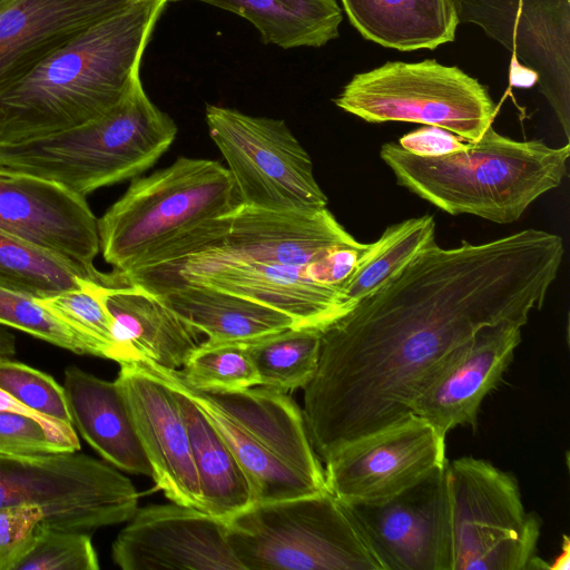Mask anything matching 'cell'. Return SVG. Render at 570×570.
Returning <instances> with one entry per match:
<instances>
[{
    "label": "cell",
    "instance_id": "6da1fadb",
    "mask_svg": "<svg viewBox=\"0 0 570 570\" xmlns=\"http://www.w3.org/2000/svg\"><path fill=\"white\" fill-rule=\"evenodd\" d=\"M563 255L558 235L534 228L451 248L434 240L328 324L303 389L304 422L320 460L412 415L416 399L482 328L525 325Z\"/></svg>",
    "mask_w": 570,
    "mask_h": 570
},
{
    "label": "cell",
    "instance_id": "7a4b0ae2",
    "mask_svg": "<svg viewBox=\"0 0 570 570\" xmlns=\"http://www.w3.org/2000/svg\"><path fill=\"white\" fill-rule=\"evenodd\" d=\"M165 0H134L97 20L0 95V145L65 131L107 112L140 82Z\"/></svg>",
    "mask_w": 570,
    "mask_h": 570
},
{
    "label": "cell",
    "instance_id": "3957f363",
    "mask_svg": "<svg viewBox=\"0 0 570 570\" xmlns=\"http://www.w3.org/2000/svg\"><path fill=\"white\" fill-rule=\"evenodd\" d=\"M239 205L225 166L181 156L166 168L132 178L98 219L100 250L121 276L166 266L219 243L229 214Z\"/></svg>",
    "mask_w": 570,
    "mask_h": 570
},
{
    "label": "cell",
    "instance_id": "277c9868",
    "mask_svg": "<svg viewBox=\"0 0 570 570\" xmlns=\"http://www.w3.org/2000/svg\"><path fill=\"white\" fill-rule=\"evenodd\" d=\"M380 156L399 185L439 209L510 224L561 185L570 146L517 140L490 126L478 141L458 153L421 157L397 142H386Z\"/></svg>",
    "mask_w": 570,
    "mask_h": 570
},
{
    "label": "cell",
    "instance_id": "5b68a950",
    "mask_svg": "<svg viewBox=\"0 0 570 570\" xmlns=\"http://www.w3.org/2000/svg\"><path fill=\"white\" fill-rule=\"evenodd\" d=\"M138 363L188 397L213 424L240 464L253 503L327 490L303 412L287 393L262 385L235 391L198 389L179 370Z\"/></svg>",
    "mask_w": 570,
    "mask_h": 570
},
{
    "label": "cell",
    "instance_id": "8992f818",
    "mask_svg": "<svg viewBox=\"0 0 570 570\" xmlns=\"http://www.w3.org/2000/svg\"><path fill=\"white\" fill-rule=\"evenodd\" d=\"M175 121L138 82L104 115L39 139L0 145V168L36 175L86 197L138 177L174 142Z\"/></svg>",
    "mask_w": 570,
    "mask_h": 570
},
{
    "label": "cell",
    "instance_id": "52a82bcc",
    "mask_svg": "<svg viewBox=\"0 0 570 570\" xmlns=\"http://www.w3.org/2000/svg\"><path fill=\"white\" fill-rule=\"evenodd\" d=\"M224 522L244 570H385L350 507L327 490L254 502Z\"/></svg>",
    "mask_w": 570,
    "mask_h": 570
},
{
    "label": "cell",
    "instance_id": "ba28073f",
    "mask_svg": "<svg viewBox=\"0 0 570 570\" xmlns=\"http://www.w3.org/2000/svg\"><path fill=\"white\" fill-rule=\"evenodd\" d=\"M445 471L452 570L548 569L537 554L541 520L511 473L474 456L448 460Z\"/></svg>",
    "mask_w": 570,
    "mask_h": 570
},
{
    "label": "cell",
    "instance_id": "9c48e42d",
    "mask_svg": "<svg viewBox=\"0 0 570 570\" xmlns=\"http://www.w3.org/2000/svg\"><path fill=\"white\" fill-rule=\"evenodd\" d=\"M367 122L434 126L478 141L492 126L495 106L487 88L458 67L434 59L387 61L355 75L334 100Z\"/></svg>",
    "mask_w": 570,
    "mask_h": 570
},
{
    "label": "cell",
    "instance_id": "30bf717a",
    "mask_svg": "<svg viewBox=\"0 0 570 570\" xmlns=\"http://www.w3.org/2000/svg\"><path fill=\"white\" fill-rule=\"evenodd\" d=\"M77 452L0 453V508L39 507L43 524L85 532L128 521L139 500L132 482Z\"/></svg>",
    "mask_w": 570,
    "mask_h": 570
},
{
    "label": "cell",
    "instance_id": "8fae6325",
    "mask_svg": "<svg viewBox=\"0 0 570 570\" xmlns=\"http://www.w3.org/2000/svg\"><path fill=\"white\" fill-rule=\"evenodd\" d=\"M205 117L243 205L305 212L327 207L312 159L284 120L215 105L206 106Z\"/></svg>",
    "mask_w": 570,
    "mask_h": 570
},
{
    "label": "cell",
    "instance_id": "7c38bea8",
    "mask_svg": "<svg viewBox=\"0 0 570 570\" xmlns=\"http://www.w3.org/2000/svg\"><path fill=\"white\" fill-rule=\"evenodd\" d=\"M173 276L275 308L293 318L296 327L325 328L352 308L342 292L309 278L306 267L242 259L214 244L125 278L147 286Z\"/></svg>",
    "mask_w": 570,
    "mask_h": 570
},
{
    "label": "cell",
    "instance_id": "4fadbf2b",
    "mask_svg": "<svg viewBox=\"0 0 570 570\" xmlns=\"http://www.w3.org/2000/svg\"><path fill=\"white\" fill-rule=\"evenodd\" d=\"M474 23L534 71L540 92L570 137V0H454Z\"/></svg>",
    "mask_w": 570,
    "mask_h": 570
},
{
    "label": "cell",
    "instance_id": "5bb4252c",
    "mask_svg": "<svg viewBox=\"0 0 570 570\" xmlns=\"http://www.w3.org/2000/svg\"><path fill=\"white\" fill-rule=\"evenodd\" d=\"M445 438L412 414L325 461V484L347 505L387 500L446 465Z\"/></svg>",
    "mask_w": 570,
    "mask_h": 570
},
{
    "label": "cell",
    "instance_id": "9a60e30c",
    "mask_svg": "<svg viewBox=\"0 0 570 570\" xmlns=\"http://www.w3.org/2000/svg\"><path fill=\"white\" fill-rule=\"evenodd\" d=\"M445 469L387 500L348 505L385 570H452Z\"/></svg>",
    "mask_w": 570,
    "mask_h": 570
},
{
    "label": "cell",
    "instance_id": "2e32d148",
    "mask_svg": "<svg viewBox=\"0 0 570 570\" xmlns=\"http://www.w3.org/2000/svg\"><path fill=\"white\" fill-rule=\"evenodd\" d=\"M111 557L124 570H244L225 522L176 502L138 508L114 541Z\"/></svg>",
    "mask_w": 570,
    "mask_h": 570
},
{
    "label": "cell",
    "instance_id": "e0dca14e",
    "mask_svg": "<svg viewBox=\"0 0 570 570\" xmlns=\"http://www.w3.org/2000/svg\"><path fill=\"white\" fill-rule=\"evenodd\" d=\"M0 230L96 269L98 219L86 197L56 181L0 168Z\"/></svg>",
    "mask_w": 570,
    "mask_h": 570
},
{
    "label": "cell",
    "instance_id": "ac0fdd59",
    "mask_svg": "<svg viewBox=\"0 0 570 570\" xmlns=\"http://www.w3.org/2000/svg\"><path fill=\"white\" fill-rule=\"evenodd\" d=\"M115 380L157 488L171 501L203 510L189 438L177 394L138 362H121Z\"/></svg>",
    "mask_w": 570,
    "mask_h": 570
},
{
    "label": "cell",
    "instance_id": "d6986e66",
    "mask_svg": "<svg viewBox=\"0 0 570 570\" xmlns=\"http://www.w3.org/2000/svg\"><path fill=\"white\" fill-rule=\"evenodd\" d=\"M524 325L487 326L462 345L416 399L412 414L443 438L460 425H478L484 397L499 384L521 343Z\"/></svg>",
    "mask_w": 570,
    "mask_h": 570
},
{
    "label": "cell",
    "instance_id": "ffe728a7",
    "mask_svg": "<svg viewBox=\"0 0 570 570\" xmlns=\"http://www.w3.org/2000/svg\"><path fill=\"white\" fill-rule=\"evenodd\" d=\"M360 244L327 207L269 210L242 204L229 214L228 228L214 245L242 259L306 267L334 248Z\"/></svg>",
    "mask_w": 570,
    "mask_h": 570
},
{
    "label": "cell",
    "instance_id": "44dd1931",
    "mask_svg": "<svg viewBox=\"0 0 570 570\" xmlns=\"http://www.w3.org/2000/svg\"><path fill=\"white\" fill-rule=\"evenodd\" d=\"M134 0H21L0 11V95L83 29Z\"/></svg>",
    "mask_w": 570,
    "mask_h": 570
},
{
    "label": "cell",
    "instance_id": "7402d4cb",
    "mask_svg": "<svg viewBox=\"0 0 570 570\" xmlns=\"http://www.w3.org/2000/svg\"><path fill=\"white\" fill-rule=\"evenodd\" d=\"M104 301L114 335L128 362L149 361L179 370L198 346V333L145 287L116 273L104 283Z\"/></svg>",
    "mask_w": 570,
    "mask_h": 570
},
{
    "label": "cell",
    "instance_id": "603a6c76",
    "mask_svg": "<svg viewBox=\"0 0 570 570\" xmlns=\"http://www.w3.org/2000/svg\"><path fill=\"white\" fill-rule=\"evenodd\" d=\"M142 287L212 343H248L296 327L293 318L275 308L178 276Z\"/></svg>",
    "mask_w": 570,
    "mask_h": 570
},
{
    "label": "cell",
    "instance_id": "cb8c5ba5",
    "mask_svg": "<svg viewBox=\"0 0 570 570\" xmlns=\"http://www.w3.org/2000/svg\"><path fill=\"white\" fill-rule=\"evenodd\" d=\"M62 387L72 425L86 442L116 468L151 476L150 464L117 383L69 366Z\"/></svg>",
    "mask_w": 570,
    "mask_h": 570
},
{
    "label": "cell",
    "instance_id": "d4e9b609",
    "mask_svg": "<svg viewBox=\"0 0 570 570\" xmlns=\"http://www.w3.org/2000/svg\"><path fill=\"white\" fill-rule=\"evenodd\" d=\"M363 38L402 51L435 49L455 39L454 0H341Z\"/></svg>",
    "mask_w": 570,
    "mask_h": 570
},
{
    "label": "cell",
    "instance_id": "484cf974",
    "mask_svg": "<svg viewBox=\"0 0 570 570\" xmlns=\"http://www.w3.org/2000/svg\"><path fill=\"white\" fill-rule=\"evenodd\" d=\"M175 393L188 432L203 511L226 521L253 503L248 480L213 424L188 397Z\"/></svg>",
    "mask_w": 570,
    "mask_h": 570
},
{
    "label": "cell",
    "instance_id": "4316f807",
    "mask_svg": "<svg viewBox=\"0 0 570 570\" xmlns=\"http://www.w3.org/2000/svg\"><path fill=\"white\" fill-rule=\"evenodd\" d=\"M248 20L265 43L283 49L322 47L340 35L337 0H196Z\"/></svg>",
    "mask_w": 570,
    "mask_h": 570
},
{
    "label": "cell",
    "instance_id": "83f0119b",
    "mask_svg": "<svg viewBox=\"0 0 570 570\" xmlns=\"http://www.w3.org/2000/svg\"><path fill=\"white\" fill-rule=\"evenodd\" d=\"M107 274L0 230V286L37 298L76 289Z\"/></svg>",
    "mask_w": 570,
    "mask_h": 570
},
{
    "label": "cell",
    "instance_id": "f1b7e54d",
    "mask_svg": "<svg viewBox=\"0 0 570 570\" xmlns=\"http://www.w3.org/2000/svg\"><path fill=\"white\" fill-rule=\"evenodd\" d=\"M431 215L407 218L390 225L373 243H367L344 287L350 306L379 289L406 266L425 246L435 240Z\"/></svg>",
    "mask_w": 570,
    "mask_h": 570
},
{
    "label": "cell",
    "instance_id": "f546056e",
    "mask_svg": "<svg viewBox=\"0 0 570 570\" xmlns=\"http://www.w3.org/2000/svg\"><path fill=\"white\" fill-rule=\"evenodd\" d=\"M323 330L289 327L245 343L258 385L283 393L304 389L317 368Z\"/></svg>",
    "mask_w": 570,
    "mask_h": 570
},
{
    "label": "cell",
    "instance_id": "4dcf8cb0",
    "mask_svg": "<svg viewBox=\"0 0 570 570\" xmlns=\"http://www.w3.org/2000/svg\"><path fill=\"white\" fill-rule=\"evenodd\" d=\"M104 283L90 281L79 288L37 299L82 336L92 356L128 362L114 335L112 318L104 301Z\"/></svg>",
    "mask_w": 570,
    "mask_h": 570
},
{
    "label": "cell",
    "instance_id": "1f68e13d",
    "mask_svg": "<svg viewBox=\"0 0 570 570\" xmlns=\"http://www.w3.org/2000/svg\"><path fill=\"white\" fill-rule=\"evenodd\" d=\"M179 372L187 383L205 390L235 391L259 384L245 343L204 341Z\"/></svg>",
    "mask_w": 570,
    "mask_h": 570
},
{
    "label": "cell",
    "instance_id": "d6a6232c",
    "mask_svg": "<svg viewBox=\"0 0 570 570\" xmlns=\"http://www.w3.org/2000/svg\"><path fill=\"white\" fill-rule=\"evenodd\" d=\"M0 325L17 328L76 354L92 355L82 336L42 306L37 297L2 286Z\"/></svg>",
    "mask_w": 570,
    "mask_h": 570
},
{
    "label": "cell",
    "instance_id": "836d02e7",
    "mask_svg": "<svg viewBox=\"0 0 570 570\" xmlns=\"http://www.w3.org/2000/svg\"><path fill=\"white\" fill-rule=\"evenodd\" d=\"M99 561L88 532L40 523L33 544L14 570H98Z\"/></svg>",
    "mask_w": 570,
    "mask_h": 570
},
{
    "label": "cell",
    "instance_id": "e575fe53",
    "mask_svg": "<svg viewBox=\"0 0 570 570\" xmlns=\"http://www.w3.org/2000/svg\"><path fill=\"white\" fill-rule=\"evenodd\" d=\"M0 389L37 413L72 425L65 390L52 376L20 362L2 358Z\"/></svg>",
    "mask_w": 570,
    "mask_h": 570
},
{
    "label": "cell",
    "instance_id": "d590c367",
    "mask_svg": "<svg viewBox=\"0 0 570 570\" xmlns=\"http://www.w3.org/2000/svg\"><path fill=\"white\" fill-rule=\"evenodd\" d=\"M72 452L39 420L10 411H0V453L39 455Z\"/></svg>",
    "mask_w": 570,
    "mask_h": 570
},
{
    "label": "cell",
    "instance_id": "8d00e7d4",
    "mask_svg": "<svg viewBox=\"0 0 570 570\" xmlns=\"http://www.w3.org/2000/svg\"><path fill=\"white\" fill-rule=\"evenodd\" d=\"M43 521L39 507L0 508V570H14L31 549L36 530Z\"/></svg>",
    "mask_w": 570,
    "mask_h": 570
},
{
    "label": "cell",
    "instance_id": "74e56055",
    "mask_svg": "<svg viewBox=\"0 0 570 570\" xmlns=\"http://www.w3.org/2000/svg\"><path fill=\"white\" fill-rule=\"evenodd\" d=\"M397 144L405 151L416 156L440 157L464 150L469 141L449 130L424 126L402 136Z\"/></svg>",
    "mask_w": 570,
    "mask_h": 570
},
{
    "label": "cell",
    "instance_id": "f35d334b",
    "mask_svg": "<svg viewBox=\"0 0 570 570\" xmlns=\"http://www.w3.org/2000/svg\"><path fill=\"white\" fill-rule=\"evenodd\" d=\"M0 411H10L32 416L45 424L59 440L66 443L72 452L80 450L79 439L73 425L46 417L27 407L4 390L0 389Z\"/></svg>",
    "mask_w": 570,
    "mask_h": 570
},
{
    "label": "cell",
    "instance_id": "ab89813d",
    "mask_svg": "<svg viewBox=\"0 0 570 570\" xmlns=\"http://www.w3.org/2000/svg\"><path fill=\"white\" fill-rule=\"evenodd\" d=\"M562 552L554 559L552 564H548L549 570H569L570 568V541L569 538L563 534Z\"/></svg>",
    "mask_w": 570,
    "mask_h": 570
},
{
    "label": "cell",
    "instance_id": "60d3db41",
    "mask_svg": "<svg viewBox=\"0 0 570 570\" xmlns=\"http://www.w3.org/2000/svg\"><path fill=\"white\" fill-rule=\"evenodd\" d=\"M16 353L14 336L0 326V360L10 358Z\"/></svg>",
    "mask_w": 570,
    "mask_h": 570
},
{
    "label": "cell",
    "instance_id": "b9f144b4",
    "mask_svg": "<svg viewBox=\"0 0 570 570\" xmlns=\"http://www.w3.org/2000/svg\"><path fill=\"white\" fill-rule=\"evenodd\" d=\"M21 0H0V11H3Z\"/></svg>",
    "mask_w": 570,
    "mask_h": 570
},
{
    "label": "cell",
    "instance_id": "7bdbcfd3",
    "mask_svg": "<svg viewBox=\"0 0 570 570\" xmlns=\"http://www.w3.org/2000/svg\"><path fill=\"white\" fill-rule=\"evenodd\" d=\"M165 1L170 2V1H179V0H165Z\"/></svg>",
    "mask_w": 570,
    "mask_h": 570
}]
</instances>
